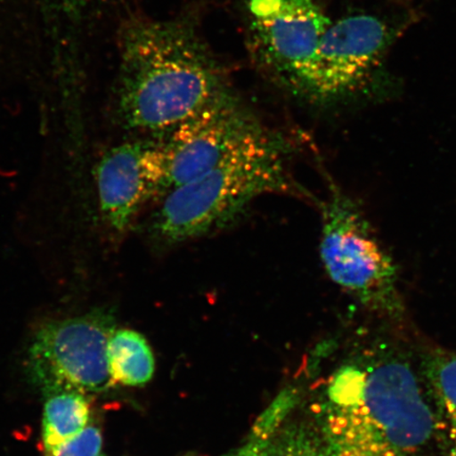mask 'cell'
I'll use <instances>...</instances> for the list:
<instances>
[{"instance_id":"obj_12","label":"cell","mask_w":456,"mask_h":456,"mask_svg":"<svg viewBox=\"0 0 456 456\" xmlns=\"http://www.w3.org/2000/svg\"><path fill=\"white\" fill-rule=\"evenodd\" d=\"M47 397L43 418L45 453L77 436L88 427L90 419V403L84 393L60 391Z\"/></svg>"},{"instance_id":"obj_7","label":"cell","mask_w":456,"mask_h":456,"mask_svg":"<svg viewBox=\"0 0 456 456\" xmlns=\"http://www.w3.org/2000/svg\"><path fill=\"white\" fill-rule=\"evenodd\" d=\"M265 129L227 93L210 102L163 141L167 191L208 173Z\"/></svg>"},{"instance_id":"obj_10","label":"cell","mask_w":456,"mask_h":456,"mask_svg":"<svg viewBox=\"0 0 456 456\" xmlns=\"http://www.w3.org/2000/svg\"><path fill=\"white\" fill-rule=\"evenodd\" d=\"M426 389L435 409L437 436L456 456V352L437 351L425 362Z\"/></svg>"},{"instance_id":"obj_2","label":"cell","mask_w":456,"mask_h":456,"mask_svg":"<svg viewBox=\"0 0 456 456\" xmlns=\"http://www.w3.org/2000/svg\"><path fill=\"white\" fill-rule=\"evenodd\" d=\"M119 107L128 127L168 134L226 94L219 68L191 28L131 27L123 42Z\"/></svg>"},{"instance_id":"obj_4","label":"cell","mask_w":456,"mask_h":456,"mask_svg":"<svg viewBox=\"0 0 456 456\" xmlns=\"http://www.w3.org/2000/svg\"><path fill=\"white\" fill-rule=\"evenodd\" d=\"M321 207V256L330 278L370 311L402 319L406 309L396 265L362 209L334 185Z\"/></svg>"},{"instance_id":"obj_9","label":"cell","mask_w":456,"mask_h":456,"mask_svg":"<svg viewBox=\"0 0 456 456\" xmlns=\"http://www.w3.org/2000/svg\"><path fill=\"white\" fill-rule=\"evenodd\" d=\"M95 176L102 216L114 231H126L146 203L167 191L163 142L112 148L101 159Z\"/></svg>"},{"instance_id":"obj_17","label":"cell","mask_w":456,"mask_h":456,"mask_svg":"<svg viewBox=\"0 0 456 456\" xmlns=\"http://www.w3.org/2000/svg\"><path fill=\"white\" fill-rule=\"evenodd\" d=\"M185 456H195V455H193V454H187V455H185Z\"/></svg>"},{"instance_id":"obj_3","label":"cell","mask_w":456,"mask_h":456,"mask_svg":"<svg viewBox=\"0 0 456 456\" xmlns=\"http://www.w3.org/2000/svg\"><path fill=\"white\" fill-rule=\"evenodd\" d=\"M288 145L266 128L198 178L164 195L153 219L159 240H192L232 224L267 193H302L288 174Z\"/></svg>"},{"instance_id":"obj_6","label":"cell","mask_w":456,"mask_h":456,"mask_svg":"<svg viewBox=\"0 0 456 456\" xmlns=\"http://www.w3.org/2000/svg\"><path fill=\"white\" fill-rule=\"evenodd\" d=\"M392 32L372 15H353L330 24L296 88L313 100H338L363 82L389 48Z\"/></svg>"},{"instance_id":"obj_5","label":"cell","mask_w":456,"mask_h":456,"mask_svg":"<svg viewBox=\"0 0 456 456\" xmlns=\"http://www.w3.org/2000/svg\"><path fill=\"white\" fill-rule=\"evenodd\" d=\"M116 322L110 313L44 323L28 350L31 379L45 395L60 391L102 393L112 387L107 347Z\"/></svg>"},{"instance_id":"obj_15","label":"cell","mask_w":456,"mask_h":456,"mask_svg":"<svg viewBox=\"0 0 456 456\" xmlns=\"http://www.w3.org/2000/svg\"><path fill=\"white\" fill-rule=\"evenodd\" d=\"M47 456H104L101 431L94 426L86 427L77 436L51 450Z\"/></svg>"},{"instance_id":"obj_14","label":"cell","mask_w":456,"mask_h":456,"mask_svg":"<svg viewBox=\"0 0 456 456\" xmlns=\"http://www.w3.org/2000/svg\"><path fill=\"white\" fill-rule=\"evenodd\" d=\"M265 456H330L323 444L304 425L281 427L267 450Z\"/></svg>"},{"instance_id":"obj_11","label":"cell","mask_w":456,"mask_h":456,"mask_svg":"<svg viewBox=\"0 0 456 456\" xmlns=\"http://www.w3.org/2000/svg\"><path fill=\"white\" fill-rule=\"evenodd\" d=\"M108 369L112 383L140 387L155 374V357L144 336L135 330H116L107 347Z\"/></svg>"},{"instance_id":"obj_13","label":"cell","mask_w":456,"mask_h":456,"mask_svg":"<svg viewBox=\"0 0 456 456\" xmlns=\"http://www.w3.org/2000/svg\"><path fill=\"white\" fill-rule=\"evenodd\" d=\"M296 399V390H283L256 419L241 446L224 456H265L273 437L294 409Z\"/></svg>"},{"instance_id":"obj_16","label":"cell","mask_w":456,"mask_h":456,"mask_svg":"<svg viewBox=\"0 0 456 456\" xmlns=\"http://www.w3.org/2000/svg\"><path fill=\"white\" fill-rule=\"evenodd\" d=\"M64 2L71 3V4H78V3L87 2V0H64Z\"/></svg>"},{"instance_id":"obj_8","label":"cell","mask_w":456,"mask_h":456,"mask_svg":"<svg viewBox=\"0 0 456 456\" xmlns=\"http://www.w3.org/2000/svg\"><path fill=\"white\" fill-rule=\"evenodd\" d=\"M249 13L256 53L296 87L332 22L314 0H250Z\"/></svg>"},{"instance_id":"obj_1","label":"cell","mask_w":456,"mask_h":456,"mask_svg":"<svg viewBox=\"0 0 456 456\" xmlns=\"http://www.w3.org/2000/svg\"><path fill=\"white\" fill-rule=\"evenodd\" d=\"M323 413L330 456H429L437 436L429 393L406 359L381 346L333 375Z\"/></svg>"}]
</instances>
